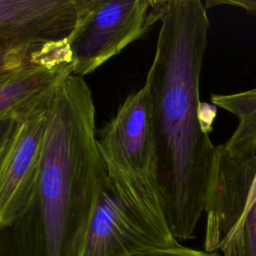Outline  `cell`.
<instances>
[{"label":"cell","instance_id":"cell-5","mask_svg":"<svg viewBox=\"0 0 256 256\" xmlns=\"http://www.w3.org/2000/svg\"><path fill=\"white\" fill-rule=\"evenodd\" d=\"M73 72L68 40L23 54L0 53V142L32 111L49 103Z\"/></svg>","mask_w":256,"mask_h":256},{"label":"cell","instance_id":"cell-7","mask_svg":"<svg viewBox=\"0 0 256 256\" xmlns=\"http://www.w3.org/2000/svg\"><path fill=\"white\" fill-rule=\"evenodd\" d=\"M256 201V154L234 156L215 147L205 214L204 250L217 252Z\"/></svg>","mask_w":256,"mask_h":256},{"label":"cell","instance_id":"cell-9","mask_svg":"<svg viewBox=\"0 0 256 256\" xmlns=\"http://www.w3.org/2000/svg\"><path fill=\"white\" fill-rule=\"evenodd\" d=\"M76 19L73 0H0V53H28L66 41Z\"/></svg>","mask_w":256,"mask_h":256},{"label":"cell","instance_id":"cell-10","mask_svg":"<svg viewBox=\"0 0 256 256\" xmlns=\"http://www.w3.org/2000/svg\"><path fill=\"white\" fill-rule=\"evenodd\" d=\"M211 101L238 119L233 134L220 144L222 148L239 157L256 154V88L232 94H213Z\"/></svg>","mask_w":256,"mask_h":256},{"label":"cell","instance_id":"cell-2","mask_svg":"<svg viewBox=\"0 0 256 256\" xmlns=\"http://www.w3.org/2000/svg\"><path fill=\"white\" fill-rule=\"evenodd\" d=\"M106 175L90 88L72 74L49 104L37 179L20 214L0 228V256H79Z\"/></svg>","mask_w":256,"mask_h":256},{"label":"cell","instance_id":"cell-6","mask_svg":"<svg viewBox=\"0 0 256 256\" xmlns=\"http://www.w3.org/2000/svg\"><path fill=\"white\" fill-rule=\"evenodd\" d=\"M180 245L167 221L125 202L106 175L79 256H134Z\"/></svg>","mask_w":256,"mask_h":256},{"label":"cell","instance_id":"cell-4","mask_svg":"<svg viewBox=\"0 0 256 256\" xmlns=\"http://www.w3.org/2000/svg\"><path fill=\"white\" fill-rule=\"evenodd\" d=\"M77 19L68 44L74 75L94 72L161 20L168 1L73 0Z\"/></svg>","mask_w":256,"mask_h":256},{"label":"cell","instance_id":"cell-8","mask_svg":"<svg viewBox=\"0 0 256 256\" xmlns=\"http://www.w3.org/2000/svg\"><path fill=\"white\" fill-rule=\"evenodd\" d=\"M50 102L32 111L0 143V228L15 220L32 194L40 169Z\"/></svg>","mask_w":256,"mask_h":256},{"label":"cell","instance_id":"cell-12","mask_svg":"<svg viewBox=\"0 0 256 256\" xmlns=\"http://www.w3.org/2000/svg\"><path fill=\"white\" fill-rule=\"evenodd\" d=\"M134 256H220L217 252H208L196 250L182 245L174 248H164L156 249L147 252H143Z\"/></svg>","mask_w":256,"mask_h":256},{"label":"cell","instance_id":"cell-3","mask_svg":"<svg viewBox=\"0 0 256 256\" xmlns=\"http://www.w3.org/2000/svg\"><path fill=\"white\" fill-rule=\"evenodd\" d=\"M97 142L117 194L147 215L168 222L158 180L152 105L145 84L124 100Z\"/></svg>","mask_w":256,"mask_h":256},{"label":"cell","instance_id":"cell-11","mask_svg":"<svg viewBox=\"0 0 256 256\" xmlns=\"http://www.w3.org/2000/svg\"><path fill=\"white\" fill-rule=\"evenodd\" d=\"M220 251L224 256H256V201L244 212Z\"/></svg>","mask_w":256,"mask_h":256},{"label":"cell","instance_id":"cell-13","mask_svg":"<svg viewBox=\"0 0 256 256\" xmlns=\"http://www.w3.org/2000/svg\"><path fill=\"white\" fill-rule=\"evenodd\" d=\"M215 5H231L245 10L246 12L256 15V0H208L206 1V7H212Z\"/></svg>","mask_w":256,"mask_h":256},{"label":"cell","instance_id":"cell-1","mask_svg":"<svg viewBox=\"0 0 256 256\" xmlns=\"http://www.w3.org/2000/svg\"><path fill=\"white\" fill-rule=\"evenodd\" d=\"M208 29L206 6L200 0H169L145 82L152 105L161 199L178 241L194 237L205 213L216 147L199 117Z\"/></svg>","mask_w":256,"mask_h":256}]
</instances>
